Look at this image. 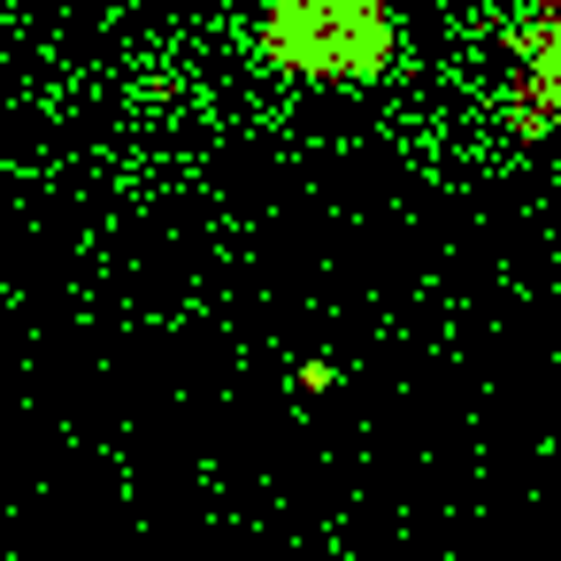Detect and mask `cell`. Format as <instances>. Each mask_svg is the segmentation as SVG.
Here are the masks:
<instances>
[{
	"label": "cell",
	"instance_id": "cell-1",
	"mask_svg": "<svg viewBox=\"0 0 561 561\" xmlns=\"http://www.w3.org/2000/svg\"><path fill=\"white\" fill-rule=\"evenodd\" d=\"M262 55L308 85H369L392 62V0H270Z\"/></svg>",
	"mask_w": 561,
	"mask_h": 561
},
{
	"label": "cell",
	"instance_id": "cell-2",
	"mask_svg": "<svg viewBox=\"0 0 561 561\" xmlns=\"http://www.w3.org/2000/svg\"><path fill=\"white\" fill-rule=\"evenodd\" d=\"M507 131L515 139H553L561 131V0H530V16L515 32Z\"/></svg>",
	"mask_w": 561,
	"mask_h": 561
}]
</instances>
